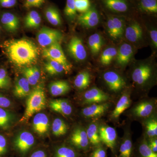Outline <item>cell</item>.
Masks as SVG:
<instances>
[{
  "label": "cell",
  "mask_w": 157,
  "mask_h": 157,
  "mask_svg": "<svg viewBox=\"0 0 157 157\" xmlns=\"http://www.w3.org/2000/svg\"><path fill=\"white\" fill-rule=\"evenodd\" d=\"M0 47L9 61L18 67L33 64L39 55L38 47L28 39L6 40L0 45Z\"/></svg>",
  "instance_id": "1"
},
{
  "label": "cell",
  "mask_w": 157,
  "mask_h": 157,
  "mask_svg": "<svg viewBox=\"0 0 157 157\" xmlns=\"http://www.w3.org/2000/svg\"><path fill=\"white\" fill-rule=\"evenodd\" d=\"M45 104L46 98L44 88L39 85L34 88L28 96L25 111L20 121L28 120L35 113L44 109Z\"/></svg>",
  "instance_id": "2"
},
{
  "label": "cell",
  "mask_w": 157,
  "mask_h": 157,
  "mask_svg": "<svg viewBox=\"0 0 157 157\" xmlns=\"http://www.w3.org/2000/svg\"><path fill=\"white\" fill-rule=\"evenodd\" d=\"M42 56L48 60L54 61L61 64L64 68L65 72L69 73L72 68V65L65 56L60 43H56L44 48Z\"/></svg>",
  "instance_id": "3"
},
{
  "label": "cell",
  "mask_w": 157,
  "mask_h": 157,
  "mask_svg": "<svg viewBox=\"0 0 157 157\" xmlns=\"http://www.w3.org/2000/svg\"><path fill=\"white\" fill-rule=\"evenodd\" d=\"M63 38L61 32L58 30L43 27L37 34L39 45L45 48L56 43H61Z\"/></svg>",
  "instance_id": "4"
},
{
  "label": "cell",
  "mask_w": 157,
  "mask_h": 157,
  "mask_svg": "<svg viewBox=\"0 0 157 157\" xmlns=\"http://www.w3.org/2000/svg\"><path fill=\"white\" fill-rule=\"evenodd\" d=\"M153 75V69L148 63H142L138 65L133 70L132 79L134 83L143 86L148 83Z\"/></svg>",
  "instance_id": "5"
},
{
  "label": "cell",
  "mask_w": 157,
  "mask_h": 157,
  "mask_svg": "<svg viewBox=\"0 0 157 157\" xmlns=\"http://www.w3.org/2000/svg\"><path fill=\"white\" fill-rule=\"evenodd\" d=\"M67 49L70 56L77 61H83L86 58V49L82 40L78 36H74L70 39Z\"/></svg>",
  "instance_id": "6"
},
{
  "label": "cell",
  "mask_w": 157,
  "mask_h": 157,
  "mask_svg": "<svg viewBox=\"0 0 157 157\" xmlns=\"http://www.w3.org/2000/svg\"><path fill=\"white\" fill-rule=\"evenodd\" d=\"M107 26L108 35L113 40L120 39L123 36L125 28L123 18L110 16L107 20Z\"/></svg>",
  "instance_id": "7"
},
{
  "label": "cell",
  "mask_w": 157,
  "mask_h": 157,
  "mask_svg": "<svg viewBox=\"0 0 157 157\" xmlns=\"http://www.w3.org/2000/svg\"><path fill=\"white\" fill-rule=\"evenodd\" d=\"M100 21V15L94 7H91L88 10L81 13L78 17V23L87 29L97 26Z\"/></svg>",
  "instance_id": "8"
},
{
  "label": "cell",
  "mask_w": 157,
  "mask_h": 157,
  "mask_svg": "<svg viewBox=\"0 0 157 157\" xmlns=\"http://www.w3.org/2000/svg\"><path fill=\"white\" fill-rule=\"evenodd\" d=\"M33 135L27 131L20 132L14 139L15 147L22 153H25L30 149L35 144Z\"/></svg>",
  "instance_id": "9"
},
{
  "label": "cell",
  "mask_w": 157,
  "mask_h": 157,
  "mask_svg": "<svg viewBox=\"0 0 157 157\" xmlns=\"http://www.w3.org/2000/svg\"><path fill=\"white\" fill-rule=\"evenodd\" d=\"M0 25L6 32L14 33L19 29V20L13 13L3 11L0 13Z\"/></svg>",
  "instance_id": "10"
},
{
  "label": "cell",
  "mask_w": 157,
  "mask_h": 157,
  "mask_svg": "<svg viewBox=\"0 0 157 157\" xmlns=\"http://www.w3.org/2000/svg\"><path fill=\"white\" fill-rule=\"evenodd\" d=\"M103 78L109 89L114 92H118L125 86L124 78L114 71H107L104 73Z\"/></svg>",
  "instance_id": "11"
},
{
  "label": "cell",
  "mask_w": 157,
  "mask_h": 157,
  "mask_svg": "<svg viewBox=\"0 0 157 157\" xmlns=\"http://www.w3.org/2000/svg\"><path fill=\"white\" fill-rule=\"evenodd\" d=\"M109 98L107 94L97 87L90 89L83 95L84 103L89 104L104 103L108 101Z\"/></svg>",
  "instance_id": "12"
},
{
  "label": "cell",
  "mask_w": 157,
  "mask_h": 157,
  "mask_svg": "<svg viewBox=\"0 0 157 157\" xmlns=\"http://www.w3.org/2000/svg\"><path fill=\"white\" fill-rule=\"evenodd\" d=\"M100 140L108 147L114 148L117 134L114 128L107 125H102L98 128Z\"/></svg>",
  "instance_id": "13"
},
{
  "label": "cell",
  "mask_w": 157,
  "mask_h": 157,
  "mask_svg": "<svg viewBox=\"0 0 157 157\" xmlns=\"http://www.w3.org/2000/svg\"><path fill=\"white\" fill-rule=\"evenodd\" d=\"M133 54L132 45L127 43H123L117 50L115 59L117 64L122 67L128 64L132 59Z\"/></svg>",
  "instance_id": "14"
},
{
  "label": "cell",
  "mask_w": 157,
  "mask_h": 157,
  "mask_svg": "<svg viewBox=\"0 0 157 157\" xmlns=\"http://www.w3.org/2000/svg\"><path fill=\"white\" fill-rule=\"evenodd\" d=\"M34 131L39 135H44L48 132L49 127V119L47 115L42 113H37L33 119Z\"/></svg>",
  "instance_id": "15"
},
{
  "label": "cell",
  "mask_w": 157,
  "mask_h": 157,
  "mask_svg": "<svg viewBox=\"0 0 157 157\" xmlns=\"http://www.w3.org/2000/svg\"><path fill=\"white\" fill-rule=\"evenodd\" d=\"M109 107V104L107 103L93 104L89 106L85 107L82 111V115L87 118L99 117L107 111Z\"/></svg>",
  "instance_id": "16"
},
{
  "label": "cell",
  "mask_w": 157,
  "mask_h": 157,
  "mask_svg": "<svg viewBox=\"0 0 157 157\" xmlns=\"http://www.w3.org/2000/svg\"><path fill=\"white\" fill-rule=\"evenodd\" d=\"M124 35L129 42L137 43L143 38L142 27L138 22L132 23L125 29Z\"/></svg>",
  "instance_id": "17"
},
{
  "label": "cell",
  "mask_w": 157,
  "mask_h": 157,
  "mask_svg": "<svg viewBox=\"0 0 157 157\" xmlns=\"http://www.w3.org/2000/svg\"><path fill=\"white\" fill-rule=\"evenodd\" d=\"M70 141L74 146L79 148H84L87 147L89 144L86 131L82 128H77L73 131Z\"/></svg>",
  "instance_id": "18"
},
{
  "label": "cell",
  "mask_w": 157,
  "mask_h": 157,
  "mask_svg": "<svg viewBox=\"0 0 157 157\" xmlns=\"http://www.w3.org/2000/svg\"><path fill=\"white\" fill-rule=\"evenodd\" d=\"M49 105L51 109L63 115H70L73 112V108L71 104L65 100H52L50 101Z\"/></svg>",
  "instance_id": "19"
},
{
  "label": "cell",
  "mask_w": 157,
  "mask_h": 157,
  "mask_svg": "<svg viewBox=\"0 0 157 157\" xmlns=\"http://www.w3.org/2000/svg\"><path fill=\"white\" fill-rule=\"evenodd\" d=\"M102 2L107 9L113 12L123 13L128 10L127 0H102Z\"/></svg>",
  "instance_id": "20"
},
{
  "label": "cell",
  "mask_w": 157,
  "mask_h": 157,
  "mask_svg": "<svg viewBox=\"0 0 157 157\" xmlns=\"http://www.w3.org/2000/svg\"><path fill=\"white\" fill-rule=\"evenodd\" d=\"M70 86L67 82L64 80H57L50 83L49 91L52 95L57 97L64 95L70 91Z\"/></svg>",
  "instance_id": "21"
},
{
  "label": "cell",
  "mask_w": 157,
  "mask_h": 157,
  "mask_svg": "<svg viewBox=\"0 0 157 157\" xmlns=\"http://www.w3.org/2000/svg\"><path fill=\"white\" fill-rule=\"evenodd\" d=\"M30 86L25 77L19 78L14 86L13 90L14 96L19 98H23L28 96L31 92Z\"/></svg>",
  "instance_id": "22"
},
{
  "label": "cell",
  "mask_w": 157,
  "mask_h": 157,
  "mask_svg": "<svg viewBox=\"0 0 157 157\" xmlns=\"http://www.w3.org/2000/svg\"><path fill=\"white\" fill-rule=\"evenodd\" d=\"M154 110V105L151 102L144 101L137 104L133 109L134 115L139 117H148Z\"/></svg>",
  "instance_id": "23"
},
{
  "label": "cell",
  "mask_w": 157,
  "mask_h": 157,
  "mask_svg": "<svg viewBox=\"0 0 157 157\" xmlns=\"http://www.w3.org/2000/svg\"><path fill=\"white\" fill-rule=\"evenodd\" d=\"M103 43L104 41L101 34L95 33L89 37L88 45L93 55H98L101 51Z\"/></svg>",
  "instance_id": "24"
},
{
  "label": "cell",
  "mask_w": 157,
  "mask_h": 157,
  "mask_svg": "<svg viewBox=\"0 0 157 157\" xmlns=\"http://www.w3.org/2000/svg\"><path fill=\"white\" fill-rule=\"evenodd\" d=\"M131 101L130 96L124 94L118 101L115 109L113 111L112 117L113 118H118L120 116L130 107Z\"/></svg>",
  "instance_id": "25"
},
{
  "label": "cell",
  "mask_w": 157,
  "mask_h": 157,
  "mask_svg": "<svg viewBox=\"0 0 157 157\" xmlns=\"http://www.w3.org/2000/svg\"><path fill=\"white\" fill-rule=\"evenodd\" d=\"M41 16L38 12L32 11L27 14L24 19V25L26 28L36 29L38 28L41 25Z\"/></svg>",
  "instance_id": "26"
},
{
  "label": "cell",
  "mask_w": 157,
  "mask_h": 157,
  "mask_svg": "<svg viewBox=\"0 0 157 157\" xmlns=\"http://www.w3.org/2000/svg\"><path fill=\"white\" fill-rule=\"evenodd\" d=\"M23 73L30 86L36 85L40 78V71L36 67L25 68L23 70Z\"/></svg>",
  "instance_id": "27"
},
{
  "label": "cell",
  "mask_w": 157,
  "mask_h": 157,
  "mask_svg": "<svg viewBox=\"0 0 157 157\" xmlns=\"http://www.w3.org/2000/svg\"><path fill=\"white\" fill-rule=\"evenodd\" d=\"M91 77L87 71H82L78 73L74 79V85L79 90H84L90 85Z\"/></svg>",
  "instance_id": "28"
},
{
  "label": "cell",
  "mask_w": 157,
  "mask_h": 157,
  "mask_svg": "<svg viewBox=\"0 0 157 157\" xmlns=\"http://www.w3.org/2000/svg\"><path fill=\"white\" fill-rule=\"evenodd\" d=\"M68 129L67 124L59 118H56L52 122V134L56 137L65 135L67 132Z\"/></svg>",
  "instance_id": "29"
},
{
  "label": "cell",
  "mask_w": 157,
  "mask_h": 157,
  "mask_svg": "<svg viewBox=\"0 0 157 157\" xmlns=\"http://www.w3.org/2000/svg\"><path fill=\"white\" fill-rule=\"evenodd\" d=\"M14 120V115L4 108L0 107V128L7 129L11 126Z\"/></svg>",
  "instance_id": "30"
},
{
  "label": "cell",
  "mask_w": 157,
  "mask_h": 157,
  "mask_svg": "<svg viewBox=\"0 0 157 157\" xmlns=\"http://www.w3.org/2000/svg\"><path fill=\"white\" fill-rule=\"evenodd\" d=\"M45 16L47 21L54 26H59L62 24L60 14L56 8L49 7L45 11Z\"/></svg>",
  "instance_id": "31"
},
{
  "label": "cell",
  "mask_w": 157,
  "mask_h": 157,
  "mask_svg": "<svg viewBox=\"0 0 157 157\" xmlns=\"http://www.w3.org/2000/svg\"><path fill=\"white\" fill-rule=\"evenodd\" d=\"M117 50L113 47L106 48L101 53L100 62L104 66H108L116 58Z\"/></svg>",
  "instance_id": "32"
},
{
  "label": "cell",
  "mask_w": 157,
  "mask_h": 157,
  "mask_svg": "<svg viewBox=\"0 0 157 157\" xmlns=\"http://www.w3.org/2000/svg\"><path fill=\"white\" fill-rule=\"evenodd\" d=\"M86 132L89 140L93 144L98 145L101 142L98 132V128L96 124H90Z\"/></svg>",
  "instance_id": "33"
},
{
  "label": "cell",
  "mask_w": 157,
  "mask_h": 157,
  "mask_svg": "<svg viewBox=\"0 0 157 157\" xmlns=\"http://www.w3.org/2000/svg\"><path fill=\"white\" fill-rule=\"evenodd\" d=\"M138 6L143 12L151 14L157 13V0H140Z\"/></svg>",
  "instance_id": "34"
},
{
  "label": "cell",
  "mask_w": 157,
  "mask_h": 157,
  "mask_svg": "<svg viewBox=\"0 0 157 157\" xmlns=\"http://www.w3.org/2000/svg\"><path fill=\"white\" fill-rule=\"evenodd\" d=\"M45 71L51 75H57L65 72L64 68L60 64L52 60H48L45 65Z\"/></svg>",
  "instance_id": "35"
},
{
  "label": "cell",
  "mask_w": 157,
  "mask_h": 157,
  "mask_svg": "<svg viewBox=\"0 0 157 157\" xmlns=\"http://www.w3.org/2000/svg\"><path fill=\"white\" fill-rule=\"evenodd\" d=\"M64 14L70 20H74L77 16V11L75 7L74 0H67Z\"/></svg>",
  "instance_id": "36"
},
{
  "label": "cell",
  "mask_w": 157,
  "mask_h": 157,
  "mask_svg": "<svg viewBox=\"0 0 157 157\" xmlns=\"http://www.w3.org/2000/svg\"><path fill=\"white\" fill-rule=\"evenodd\" d=\"M132 140L129 138L124 141L120 148L121 157H130L132 154Z\"/></svg>",
  "instance_id": "37"
},
{
  "label": "cell",
  "mask_w": 157,
  "mask_h": 157,
  "mask_svg": "<svg viewBox=\"0 0 157 157\" xmlns=\"http://www.w3.org/2000/svg\"><path fill=\"white\" fill-rule=\"evenodd\" d=\"M55 157H76V155L73 149L67 146H62L57 150Z\"/></svg>",
  "instance_id": "38"
},
{
  "label": "cell",
  "mask_w": 157,
  "mask_h": 157,
  "mask_svg": "<svg viewBox=\"0 0 157 157\" xmlns=\"http://www.w3.org/2000/svg\"><path fill=\"white\" fill-rule=\"evenodd\" d=\"M10 83L11 80L7 71L4 68H0V89L7 88Z\"/></svg>",
  "instance_id": "39"
},
{
  "label": "cell",
  "mask_w": 157,
  "mask_h": 157,
  "mask_svg": "<svg viewBox=\"0 0 157 157\" xmlns=\"http://www.w3.org/2000/svg\"><path fill=\"white\" fill-rule=\"evenodd\" d=\"M139 152L142 157H157L156 153L154 152L146 141L139 147Z\"/></svg>",
  "instance_id": "40"
},
{
  "label": "cell",
  "mask_w": 157,
  "mask_h": 157,
  "mask_svg": "<svg viewBox=\"0 0 157 157\" xmlns=\"http://www.w3.org/2000/svg\"><path fill=\"white\" fill-rule=\"evenodd\" d=\"M76 11L82 13L86 12L91 7L90 0H74Z\"/></svg>",
  "instance_id": "41"
},
{
  "label": "cell",
  "mask_w": 157,
  "mask_h": 157,
  "mask_svg": "<svg viewBox=\"0 0 157 157\" xmlns=\"http://www.w3.org/2000/svg\"><path fill=\"white\" fill-rule=\"evenodd\" d=\"M146 132L150 137H155L157 135V122L155 120H151L146 124Z\"/></svg>",
  "instance_id": "42"
},
{
  "label": "cell",
  "mask_w": 157,
  "mask_h": 157,
  "mask_svg": "<svg viewBox=\"0 0 157 157\" xmlns=\"http://www.w3.org/2000/svg\"><path fill=\"white\" fill-rule=\"evenodd\" d=\"M45 0H26L24 7L27 9L39 8L44 4Z\"/></svg>",
  "instance_id": "43"
},
{
  "label": "cell",
  "mask_w": 157,
  "mask_h": 157,
  "mask_svg": "<svg viewBox=\"0 0 157 157\" xmlns=\"http://www.w3.org/2000/svg\"><path fill=\"white\" fill-rule=\"evenodd\" d=\"M8 148L7 139L5 136L0 135V157L6 153Z\"/></svg>",
  "instance_id": "44"
},
{
  "label": "cell",
  "mask_w": 157,
  "mask_h": 157,
  "mask_svg": "<svg viewBox=\"0 0 157 157\" xmlns=\"http://www.w3.org/2000/svg\"><path fill=\"white\" fill-rule=\"evenodd\" d=\"M17 3V0H0V7L3 8H11L14 7Z\"/></svg>",
  "instance_id": "45"
},
{
  "label": "cell",
  "mask_w": 157,
  "mask_h": 157,
  "mask_svg": "<svg viewBox=\"0 0 157 157\" xmlns=\"http://www.w3.org/2000/svg\"><path fill=\"white\" fill-rule=\"evenodd\" d=\"M11 105V101L9 98L0 94V107L7 108Z\"/></svg>",
  "instance_id": "46"
},
{
  "label": "cell",
  "mask_w": 157,
  "mask_h": 157,
  "mask_svg": "<svg viewBox=\"0 0 157 157\" xmlns=\"http://www.w3.org/2000/svg\"><path fill=\"white\" fill-rule=\"evenodd\" d=\"M150 37L151 40L155 48H157V31L155 29H153L150 31Z\"/></svg>",
  "instance_id": "47"
},
{
  "label": "cell",
  "mask_w": 157,
  "mask_h": 157,
  "mask_svg": "<svg viewBox=\"0 0 157 157\" xmlns=\"http://www.w3.org/2000/svg\"><path fill=\"white\" fill-rule=\"evenodd\" d=\"M91 157H106V152L104 149L98 148L93 152Z\"/></svg>",
  "instance_id": "48"
},
{
  "label": "cell",
  "mask_w": 157,
  "mask_h": 157,
  "mask_svg": "<svg viewBox=\"0 0 157 157\" xmlns=\"http://www.w3.org/2000/svg\"><path fill=\"white\" fill-rule=\"evenodd\" d=\"M30 157H47V155L43 151L38 150L33 153Z\"/></svg>",
  "instance_id": "49"
},
{
  "label": "cell",
  "mask_w": 157,
  "mask_h": 157,
  "mask_svg": "<svg viewBox=\"0 0 157 157\" xmlns=\"http://www.w3.org/2000/svg\"><path fill=\"white\" fill-rule=\"evenodd\" d=\"M150 148L152 151L155 153H156L157 152V140L156 139L152 140L151 141V143L149 144Z\"/></svg>",
  "instance_id": "50"
},
{
  "label": "cell",
  "mask_w": 157,
  "mask_h": 157,
  "mask_svg": "<svg viewBox=\"0 0 157 157\" xmlns=\"http://www.w3.org/2000/svg\"><path fill=\"white\" fill-rule=\"evenodd\" d=\"M2 28L1 27V26L0 25V35H1V33H2Z\"/></svg>",
  "instance_id": "51"
}]
</instances>
